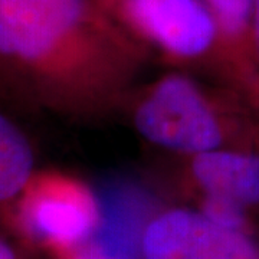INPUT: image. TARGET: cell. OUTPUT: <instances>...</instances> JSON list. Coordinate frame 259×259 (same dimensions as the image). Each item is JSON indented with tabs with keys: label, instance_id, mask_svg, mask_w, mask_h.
Listing matches in <instances>:
<instances>
[{
	"label": "cell",
	"instance_id": "9",
	"mask_svg": "<svg viewBox=\"0 0 259 259\" xmlns=\"http://www.w3.org/2000/svg\"><path fill=\"white\" fill-rule=\"evenodd\" d=\"M192 200L194 209L223 228L242 232L250 236L258 235L259 216L245 206L214 196H196L192 197Z\"/></svg>",
	"mask_w": 259,
	"mask_h": 259
},
{
	"label": "cell",
	"instance_id": "5",
	"mask_svg": "<svg viewBox=\"0 0 259 259\" xmlns=\"http://www.w3.org/2000/svg\"><path fill=\"white\" fill-rule=\"evenodd\" d=\"M140 259H259V241L214 223L193 206L166 207L143 223Z\"/></svg>",
	"mask_w": 259,
	"mask_h": 259
},
{
	"label": "cell",
	"instance_id": "12",
	"mask_svg": "<svg viewBox=\"0 0 259 259\" xmlns=\"http://www.w3.org/2000/svg\"><path fill=\"white\" fill-rule=\"evenodd\" d=\"M255 39H256V49L259 58V0L255 2Z\"/></svg>",
	"mask_w": 259,
	"mask_h": 259
},
{
	"label": "cell",
	"instance_id": "2",
	"mask_svg": "<svg viewBox=\"0 0 259 259\" xmlns=\"http://www.w3.org/2000/svg\"><path fill=\"white\" fill-rule=\"evenodd\" d=\"M121 112L147 143L189 157L225 147L259 148V114L222 83L171 71L140 82Z\"/></svg>",
	"mask_w": 259,
	"mask_h": 259
},
{
	"label": "cell",
	"instance_id": "4",
	"mask_svg": "<svg viewBox=\"0 0 259 259\" xmlns=\"http://www.w3.org/2000/svg\"><path fill=\"white\" fill-rule=\"evenodd\" d=\"M121 28L179 71L219 82L218 29L203 0H98Z\"/></svg>",
	"mask_w": 259,
	"mask_h": 259
},
{
	"label": "cell",
	"instance_id": "8",
	"mask_svg": "<svg viewBox=\"0 0 259 259\" xmlns=\"http://www.w3.org/2000/svg\"><path fill=\"white\" fill-rule=\"evenodd\" d=\"M36 170V153L26 131L18 118L0 107V223L3 226Z\"/></svg>",
	"mask_w": 259,
	"mask_h": 259
},
{
	"label": "cell",
	"instance_id": "7",
	"mask_svg": "<svg viewBox=\"0 0 259 259\" xmlns=\"http://www.w3.org/2000/svg\"><path fill=\"white\" fill-rule=\"evenodd\" d=\"M182 180L190 197L228 199L259 216V148L225 147L182 157Z\"/></svg>",
	"mask_w": 259,
	"mask_h": 259
},
{
	"label": "cell",
	"instance_id": "11",
	"mask_svg": "<svg viewBox=\"0 0 259 259\" xmlns=\"http://www.w3.org/2000/svg\"><path fill=\"white\" fill-rule=\"evenodd\" d=\"M62 259H118L117 256H114L111 253L105 252V250L98 249V248H90V245H87L82 249L76 250L74 253L68 255Z\"/></svg>",
	"mask_w": 259,
	"mask_h": 259
},
{
	"label": "cell",
	"instance_id": "1",
	"mask_svg": "<svg viewBox=\"0 0 259 259\" xmlns=\"http://www.w3.org/2000/svg\"><path fill=\"white\" fill-rule=\"evenodd\" d=\"M151 58L98 0H0V107L15 118L108 120Z\"/></svg>",
	"mask_w": 259,
	"mask_h": 259
},
{
	"label": "cell",
	"instance_id": "10",
	"mask_svg": "<svg viewBox=\"0 0 259 259\" xmlns=\"http://www.w3.org/2000/svg\"><path fill=\"white\" fill-rule=\"evenodd\" d=\"M0 259H30L29 249L12 235L0 232Z\"/></svg>",
	"mask_w": 259,
	"mask_h": 259
},
{
	"label": "cell",
	"instance_id": "6",
	"mask_svg": "<svg viewBox=\"0 0 259 259\" xmlns=\"http://www.w3.org/2000/svg\"><path fill=\"white\" fill-rule=\"evenodd\" d=\"M256 0H203L218 29L219 82L259 114V58L255 39Z\"/></svg>",
	"mask_w": 259,
	"mask_h": 259
},
{
	"label": "cell",
	"instance_id": "3",
	"mask_svg": "<svg viewBox=\"0 0 259 259\" xmlns=\"http://www.w3.org/2000/svg\"><path fill=\"white\" fill-rule=\"evenodd\" d=\"M101 223V202L83 180L37 168L5 229L28 249L62 259L90 245Z\"/></svg>",
	"mask_w": 259,
	"mask_h": 259
}]
</instances>
